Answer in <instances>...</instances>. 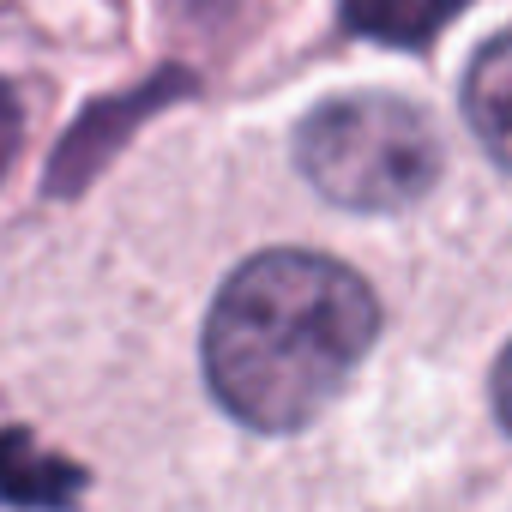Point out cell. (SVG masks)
I'll return each instance as SVG.
<instances>
[{
  "label": "cell",
  "instance_id": "1",
  "mask_svg": "<svg viewBox=\"0 0 512 512\" xmlns=\"http://www.w3.org/2000/svg\"><path fill=\"white\" fill-rule=\"evenodd\" d=\"M380 326L374 290L326 253L247 260L205 320V380L247 428L290 434L338 398Z\"/></svg>",
  "mask_w": 512,
  "mask_h": 512
},
{
  "label": "cell",
  "instance_id": "2",
  "mask_svg": "<svg viewBox=\"0 0 512 512\" xmlns=\"http://www.w3.org/2000/svg\"><path fill=\"white\" fill-rule=\"evenodd\" d=\"M296 163L302 175L350 211H398L422 199L440 175V139L422 109L356 91L320 103L302 133H296Z\"/></svg>",
  "mask_w": 512,
  "mask_h": 512
},
{
  "label": "cell",
  "instance_id": "3",
  "mask_svg": "<svg viewBox=\"0 0 512 512\" xmlns=\"http://www.w3.org/2000/svg\"><path fill=\"white\" fill-rule=\"evenodd\" d=\"M464 115L488 145V157L512 169V37H494L476 49L464 73Z\"/></svg>",
  "mask_w": 512,
  "mask_h": 512
},
{
  "label": "cell",
  "instance_id": "4",
  "mask_svg": "<svg viewBox=\"0 0 512 512\" xmlns=\"http://www.w3.org/2000/svg\"><path fill=\"white\" fill-rule=\"evenodd\" d=\"M0 494L13 506L61 512L79 500V470L61 464L55 452H43L25 428H0Z\"/></svg>",
  "mask_w": 512,
  "mask_h": 512
},
{
  "label": "cell",
  "instance_id": "5",
  "mask_svg": "<svg viewBox=\"0 0 512 512\" xmlns=\"http://www.w3.org/2000/svg\"><path fill=\"white\" fill-rule=\"evenodd\" d=\"M464 7H470V0H344V25H350L356 37L410 49V43L440 37Z\"/></svg>",
  "mask_w": 512,
  "mask_h": 512
},
{
  "label": "cell",
  "instance_id": "6",
  "mask_svg": "<svg viewBox=\"0 0 512 512\" xmlns=\"http://www.w3.org/2000/svg\"><path fill=\"white\" fill-rule=\"evenodd\" d=\"M13 151H19V103H13L7 85H0V175H7Z\"/></svg>",
  "mask_w": 512,
  "mask_h": 512
},
{
  "label": "cell",
  "instance_id": "7",
  "mask_svg": "<svg viewBox=\"0 0 512 512\" xmlns=\"http://www.w3.org/2000/svg\"><path fill=\"white\" fill-rule=\"evenodd\" d=\"M494 410H500V422H506V434H512V344H506V356H500V368H494Z\"/></svg>",
  "mask_w": 512,
  "mask_h": 512
}]
</instances>
